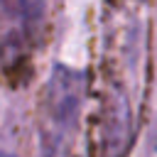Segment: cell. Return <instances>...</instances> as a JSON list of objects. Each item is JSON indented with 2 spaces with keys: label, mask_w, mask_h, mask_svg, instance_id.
<instances>
[{
  "label": "cell",
  "mask_w": 157,
  "mask_h": 157,
  "mask_svg": "<svg viewBox=\"0 0 157 157\" xmlns=\"http://www.w3.org/2000/svg\"><path fill=\"white\" fill-rule=\"evenodd\" d=\"M83 98V74L56 66L44 88L42 103V152L44 157H61L76 130V118Z\"/></svg>",
  "instance_id": "1"
},
{
  "label": "cell",
  "mask_w": 157,
  "mask_h": 157,
  "mask_svg": "<svg viewBox=\"0 0 157 157\" xmlns=\"http://www.w3.org/2000/svg\"><path fill=\"white\" fill-rule=\"evenodd\" d=\"M0 157H15V155H7V152H2V155H0Z\"/></svg>",
  "instance_id": "2"
}]
</instances>
